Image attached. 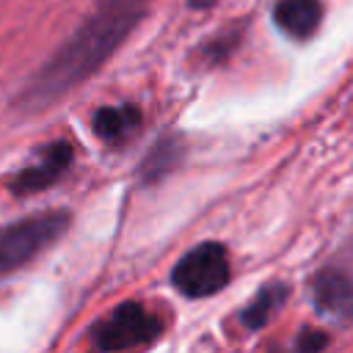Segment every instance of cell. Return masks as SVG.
<instances>
[{
	"mask_svg": "<svg viewBox=\"0 0 353 353\" xmlns=\"http://www.w3.org/2000/svg\"><path fill=\"white\" fill-rule=\"evenodd\" d=\"M146 6L149 0H99L91 17L25 83L17 105L33 113L72 94L121 47V41L146 14Z\"/></svg>",
	"mask_w": 353,
	"mask_h": 353,
	"instance_id": "obj_1",
	"label": "cell"
},
{
	"mask_svg": "<svg viewBox=\"0 0 353 353\" xmlns=\"http://www.w3.org/2000/svg\"><path fill=\"white\" fill-rule=\"evenodd\" d=\"M69 226V215L61 210L28 215L8 226H0V276L19 270L47 245H52Z\"/></svg>",
	"mask_w": 353,
	"mask_h": 353,
	"instance_id": "obj_2",
	"label": "cell"
},
{
	"mask_svg": "<svg viewBox=\"0 0 353 353\" xmlns=\"http://www.w3.org/2000/svg\"><path fill=\"white\" fill-rule=\"evenodd\" d=\"M160 331H163V323L157 314L143 309L138 301H124L105 320L94 325L91 339L102 353H121L157 339Z\"/></svg>",
	"mask_w": 353,
	"mask_h": 353,
	"instance_id": "obj_3",
	"label": "cell"
},
{
	"mask_svg": "<svg viewBox=\"0 0 353 353\" xmlns=\"http://www.w3.org/2000/svg\"><path fill=\"white\" fill-rule=\"evenodd\" d=\"M229 276L226 248L221 243H201L176 262L171 281L185 298H210L229 284Z\"/></svg>",
	"mask_w": 353,
	"mask_h": 353,
	"instance_id": "obj_4",
	"label": "cell"
},
{
	"mask_svg": "<svg viewBox=\"0 0 353 353\" xmlns=\"http://www.w3.org/2000/svg\"><path fill=\"white\" fill-rule=\"evenodd\" d=\"M72 163V146L66 141H52L41 149V157L22 168L14 182H11V190L14 193H36V190H44L50 188Z\"/></svg>",
	"mask_w": 353,
	"mask_h": 353,
	"instance_id": "obj_5",
	"label": "cell"
},
{
	"mask_svg": "<svg viewBox=\"0 0 353 353\" xmlns=\"http://www.w3.org/2000/svg\"><path fill=\"white\" fill-rule=\"evenodd\" d=\"M314 303L325 314L336 317H350L353 314V279L336 268H325L314 276L312 284Z\"/></svg>",
	"mask_w": 353,
	"mask_h": 353,
	"instance_id": "obj_6",
	"label": "cell"
},
{
	"mask_svg": "<svg viewBox=\"0 0 353 353\" xmlns=\"http://www.w3.org/2000/svg\"><path fill=\"white\" fill-rule=\"evenodd\" d=\"M273 19L281 33L295 41H306L320 28L323 6L320 0H279L273 8Z\"/></svg>",
	"mask_w": 353,
	"mask_h": 353,
	"instance_id": "obj_7",
	"label": "cell"
},
{
	"mask_svg": "<svg viewBox=\"0 0 353 353\" xmlns=\"http://www.w3.org/2000/svg\"><path fill=\"white\" fill-rule=\"evenodd\" d=\"M94 132L102 141L119 143L124 138H130L138 127H141V110L132 105H121V108H99L94 113Z\"/></svg>",
	"mask_w": 353,
	"mask_h": 353,
	"instance_id": "obj_8",
	"label": "cell"
},
{
	"mask_svg": "<svg viewBox=\"0 0 353 353\" xmlns=\"http://www.w3.org/2000/svg\"><path fill=\"white\" fill-rule=\"evenodd\" d=\"M182 154H185V146H182V138H179V135H165V138H160V141L149 149V154L143 157V163H141V168H138L141 179H143L146 185L163 179L165 174H171V171L179 165Z\"/></svg>",
	"mask_w": 353,
	"mask_h": 353,
	"instance_id": "obj_9",
	"label": "cell"
},
{
	"mask_svg": "<svg viewBox=\"0 0 353 353\" xmlns=\"http://www.w3.org/2000/svg\"><path fill=\"white\" fill-rule=\"evenodd\" d=\"M287 284H281V281H273V284H265L256 295H254V301L243 309V314H240V320H243V325L245 328H262L279 309H281V303L287 301Z\"/></svg>",
	"mask_w": 353,
	"mask_h": 353,
	"instance_id": "obj_10",
	"label": "cell"
},
{
	"mask_svg": "<svg viewBox=\"0 0 353 353\" xmlns=\"http://www.w3.org/2000/svg\"><path fill=\"white\" fill-rule=\"evenodd\" d=\"M325 345H328V336H325L323 331H317V328H303V331L298 334V339H295V345H292L290 353H320Z\"/></svg>",
	"mask_w": 353,
	"mask_h": 353,
	"instance_id": "obj_11",
	"label": "cell"
},
{
	"mask_svg": "<svg viewBox=\"0 0 353 353\" xmlns=\"http://www.w3.org/2000/svg\"><path fill=\"white\" fill-rule=\"evenodd\" d=\"M218 0H188V6L190 8H210V6H215Z\"/></svg>",
	"mask_w": 353,
	"mask_h": 353,
	"instance_id": "obj_12",
	"label": "cell"
}]
</instances>
